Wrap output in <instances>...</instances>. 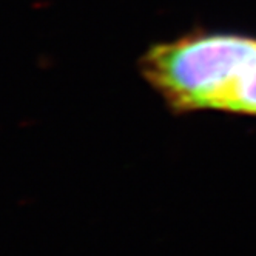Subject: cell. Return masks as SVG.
I'll use <instances>...</instances> for the list:
<instances>
[{"mask_svg": "<svg viewBox=\"0 0 256 256\" xmlns=\"http://www.w3.org/2000/svg\"><path fill=\"white\" fill-rule=\"evenodd\" d=\"M144 79L173 112L256 116V38L198 31L153 45L140 58Z\"/></svg>", "mask_w": 256, "mask_h": 256, "instance_id": "cell-1", "label": "cell"}]
</instances>
